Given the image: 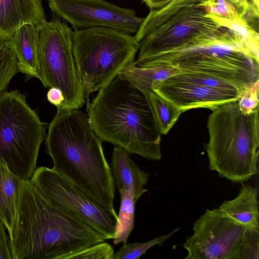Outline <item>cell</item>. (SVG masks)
Returning a JSON list of instances; mask_svg holds the SVG:
<instances>
[{
	"instance_id": "cell-19",
	"label": "cell",
	"mask_w": 259,
	"mask_h": 259,
	"mask_svg": "<svg viewBox=\"0 0 259 259\" xmlns=\"http://www.w3.org/2000/svg\"><path fill=\"white\" fill-rule=\"evenodd\" d=\"M22 181L0 159V219L9 234L14 227Z\"/></svg>"
},
{
	"instance_id": "cell-9",
	"label": "cell",
	"mask_w": 259,
	"mask_h": 259,
	"mask_svg": "<svg viewBox=\"0 0 259 259\" xmlns=\"http://www.w3.org/2000/svg\"><path fill=\"white\" fill-rule=\"evenodd\" d=\"M37 27L39 79L45 88L61 91L64 100L57 109H79L85 98L72 51L73 31L57 19Z\"/></svg>"
},
{
	"instance_id": "cell-20",
	"label": "cell",
	"mask_w": 259,
	"mask_h": 259,
	"mask_svg": "<svg viewBox=\"0 0 259 259\" xmlns=\"http://www.w3.org/2000/svg\"><path fill=\"white\" fill-rule=\"evenodd\" d=\"M134 62L126 66L119 74L148 96L154 92L153 87L156 83L182 72L175 67L166 65L140 67Z\"/></svg>"
},
{
	"instance_id": "cell-21",
	"label": "cell",
	"mask_w": 259,
	"mask_h": 259,
	"mask_svg": "<svg viewBox=\"0 0 259 259\" xmlns=\"http://www.w3.org/2000/svg\"><path fill=\"white\" fill-rule=\"evenodd\" d=\"M119 192L121 202L113 239L114 245L120 242L125 245L134 227L135 206L137 200L131 190H121Z\"/></svg>"
},
{
	"instance_id": "cell-11",
	"label": "cell",
	"mask_w": 259,
	"mask_h": 259,
	"mask_svg": "<svg viewBox=\"0 0 259 259\" xmlns=\"http://www.w3.org/2000/svg\"><path fill=\"white\" fill-rule=\"evenodd\" d=\"M29 181L50 203L80 219L105 240L113 238L117 220L115 211L92 200L53 168L39 167Z\"/></svg>"
},
{
	"instance_id": "cell-25",
	"label": "cell",
	"mask_w": 259,
	"mask_h": 259,
	"mask_svg": "<svg viewBox=\"0 0 259 259\" xmlns=\"http://www.w3.org/2000/svg\"><path fill=\"white\" fill-rule=\"evenodd\" d=\"M237 101L244 112L250 113L254 111L258 108V85L244 91Z\"/></svg>"
},
{
	"instance_id": "cell-15",
	"label": "cell",
	"mask_w": 259,
	"mask_h": 259,
	"mask_svg": "<svg viewBox=\"0 0 259 259\" xmlns=\"http://www.w3.org/2000/svg\"><path fill=\"white\" fill-rule=\"evenodd\" d=\"M110 167L118 191L131 190L137 200L147 191L144 187L150 174L140 169L125 150L114 148Z\"/></svg>"
},
{
	"instance_id": "cell-4",
	"label": "cell",
	"mask_w": 259,
	"mask_h": 259,
	"mask_svg": "<svg viewBox=\"0 0 259 259\" xmlns=\"http://www.w3.org/2000/svg\"><path fill=\"white\" fill-rule=\"evenodd\" d=\"M204 0H172L151 10L134 36L139 43L134 62L140 67L161 55L197 46L240 47L241 35L222 25L208 12Z\"/></svg>"
},
{
	"instance_id": "cell-26",
	"label": "cell",
	"mask_w": 259,
	"mask_h": 259,
	"mask_svg": "<svg viewBox=\"0 0 259 259\" xmlns=\"http://www.w3.org/2000/svg\"><path fill=\"white\" fill-rule=\"evenodd\" d=\"M6 228L0 219V259H12Z\"/></svg>"
},
{
	"instance_id": "cell-24",
	"label": "cell",
	"mask_w": 259,
	"mask_h": 259,
	"mask_svg": "<svg viewBox=\"0 0 259 259\" xmlns=\"http://www.w3.org/2000/svg\"><path fill=\"white\" fill-rule=\"evenodd\" d=\"M180 228L173 230L167 235L160 236L147 242H135L122 245L117 251L114 253L113 259H139L150 248L156 245H162L166 240L169 238Z\"/></svg>"
},
{
	"instance_id": "cell-6",
	"label": "cell",
	"mask_w": 259,
	"mask_h": 259,
	"mask_svg": "<svg viewBox=\"0 0 259 259\" xmlns=\"http://www.w3.org/2000/svg\"><path fill=\"white\" fill-rule=\"evenodd\" d=\"M139 43L133 36L105 27L75 29L72 51L87 106L91 93L109 84L133 63Z\"/></svg>"
},
{
	"instance_id": "cell-12",
	"label": "cell",
	"mask_w": 259,
	"mask_h": 259,
	"mask_svg": "<svg viewBox=\"0 0 259 259\" xmlns=\"http://www.w3.org/2000/svg\"><path fill=\"white\" fill-rule=\"evenodd\" d=\"M48 1L51 11L75 29L105 27L132 34L137 33L144 20L133 9L104 0Z\"/></svg>"
},
{
	"instance_id": "cell-8",
	"label": "cell",
	"mask_w": 259,
	"mask_h": 259,
	"mask_svg": "<svg viewBox=\"0 0 259 259\" xmlns=\"http://www.w3.org/2000/svg\"><path fill=\"white\" fill-rule=\"evenodd\" d=\"M166 65L182 72L208 75L227 81L241 93L258 85L259 60L230 46H197L164 54L143 63L141 67Z\"/></svg>"
},
{
	"instance_id": "cell-27",
	"label": "cell",
	"mask_w": 259,
	"mask_h": 259,
	"mask_svg": "<svg viewBox=\"0 0 259 259\" xmlns=\"http://www.w3.org/2000/svg\"><path fill=\"white\" fill-rule=\"evenodd\" d=\"M47 97L49 102L55 105L57 108L61 106L64 100L61 91L56 88H50L47 93Z\"/></svg>"
},
{
	"instance_id": "cell-7",
	"label": "cell",
	"mask_w": 259,
	"mask_h": 259,
	"mask_svg": "<svg viewBox=\"0 0 259 259\" xmlns=\"http://www.w3.org/2000/svg\"><path fill=\"white\" fill-rule=\"evenodd\" d=\"M47 127L20 91L0 94V159L23 181L29 180L36 169Z\"/></svg>"
},
{
	"instance_id": "cell-10",
	"label": "cell",
	"mask_w": 259,
	"mask_h": 259,
	"mask_svg": "<svg viewBox=\"0 0 259 259\" xmlns=\"http://www.w3.org/2000/svg\"><path fill=\"white\" fill-rule=\"evenodd\" d=\"M183 247L185 259H259V230L243 225L218 208L206 209L193 224Z\"/></svg>"
},
{
	"instance_id": "cell-1",
	"label": "cell",
	"mask_w": 259,
	"mask_h": 259,
	"mask_svg": "<svg viewBox=\"0 0 259 259\" xmlns=\"http://www.w3.org/2000/svg\"><path fill=\"white\" fill-rule=\"evenodd\" d=\"M9 235L12 259H92L104 237L80 219L53 205L22 181Z\"/></svg>"
},
{
	"instance_id": "cell-2",
	"label": "cell",
	"mask_w": 259,
	"mask_h": 259,
	"mask_svg": "<svg viewBox=\"0 0 259 259\" xmlns=\"http://www.w3.org/2000/svg\"><path fill=\"white\" fill-rule=\"evenodd\" d=\"M45 140L52 168L92 200L115 211L114 179L104 154L102 141L94 132L87 114L79 109H57Z\"/></svg>"
},
{
	"instance_id": "cell-13",
	"label": "cell",
	"mask_w": 259,
	"mask_h": 259,
	"mask_svg": "<svg viewBox=\"0 0 259 259\" xmlns=\"http://www.w3.org/2000/svg\"><path fill=\"white\" fill-rule=\"evenodd\" d=\"M153 91L184 112L204 108L212 110L226 102L237 100L239 91H228L210 88L186 79L181 73L156 83Z\"/></svg>"
},
{
	"instance_id": "cell-3",
	"label": "cell",
	"mask_w": 259,
	"mask_h": 259,
	"mask_svg": "<svg viewBox=\"0 0 259 259\" xmlns=\"http://www.w3.org/2000/svg\"><path fill=\"white\" fill-rule=\"evenodd\" d=\"M94 132L128 153L148 160L162 158V135L149 97L118 74L87 107Z\"/></svg>"
},
{
	"instance_id": "cell-18",
	"label": "cell",
	"mask_w": 259,
	"mask_h": 259,
	"mask_svg": "<svg viewBox=\"0 0 259 259\" xmlns=\"http://www.w3.org/2000/svg\"><path fill=\"white\" fill-rule=\"evenodd\" d=\"M257 0H204L202 5L213 17L223 20L243 22L252 26L258 18Z\"/></svg>"
},
{
	"instance_id": "cell-17",
	"label": "cell",
	"mask_w": 259,
	"mask_h": 259,
	"mask_svg": "<svg viewBox=\"0 0 259 259\" xmlns=\"http://www.w3.org/2000/svg\"><path fill=\"white\" fill-rule=\"evenodd\" d=\"M218 209L234 221L259 230L257 188L243 184L237 196L224 201Z\"/></svg>"
},
{
	"instance_id": "cell-5",
	"label": "cell",
	"mask_w": 259,
	"mask_h": 259,
	"mask_svg": "<svg viewBox=\"0 0 259 259\" xmlns=\"http://www.w3.org/2000/svg\"><path fill=\"white\" fill-rule=\"evenodd\" d=\"M206 146L209 168L233 183L246 182L258 172V108L247 113L237 100L211 110Z\"/></svg>"
},
{
	"instance_id": "cell-23",
	"label": "cell",
	"mask_w": 259,
	"mask_h": 259,
	"mask_svg": "<svg viewBox=\"0 0 259 259\" xmlns=\"http://www.w3.org/2000/svg\"><path fill=\"white\" fill-rule=\"evenodd\" d=\"M17 63L7 40L0 39V94L7 90L11 80L18 72Z\"/></svg>"
},
{
	"instance_id": "cell-16",
	"label": "cell",
	"mask_w": 259,
	"mask_h": 259,
	"mask_svg": "<svg viewBox=\"0 0 259 259\" xmlns=\"http://www.w3.org/2000/svg\"><path fill=\"white\" fill-rule=\"evenodd\" d=\"M7 41L16 55L18 72L24 74L27 80L39 79L37 27L24 24Z\"/></svg>"
},
{
	"instance_id": "cell-28",
	"label": "cell",
	"mask_w": 259,
	"mask_h": 259,
	"mask_svg": "<svg viewBox=\"0 0 259 259\" xmlns=\"http://www.w3.org/2000/svg\"><path fill=\"white\" fill-rule=\"evenodd\" d=\"M150 9H158L164 7L172 0H142Z\"/></svg>"
},
{
	"instance_id": "cell-22",
	"label": "cell",
	"mask_w": 259,
	"mask_h": 259,
	"mask_svg": "<svg viewBox=\"0 0 259 259\" xmlns=\"http://www.w3.org/2000/svg\"><path fill=\"white\" fill-rule=\"evenodd\" d=\"M161 135H166L179 119L182 111L154 92L149 95Z\"/></svg>"
},
{
	"instance_id": "cell-14",
	"label": "cell",
	"mask_w": 259,
	"mask_h": 259,
	"mask_svg": "<svg viewBox=\"0 0 259 259\" xmlns=\"http://www.w3.org/2000/svg\"><path fill=\"white\" fill-rule=\"evenodd\" d=\"M45 20L41 0H0V39L9 40L24 24L38 26Z\"/></svg>"
}]
</instances>
